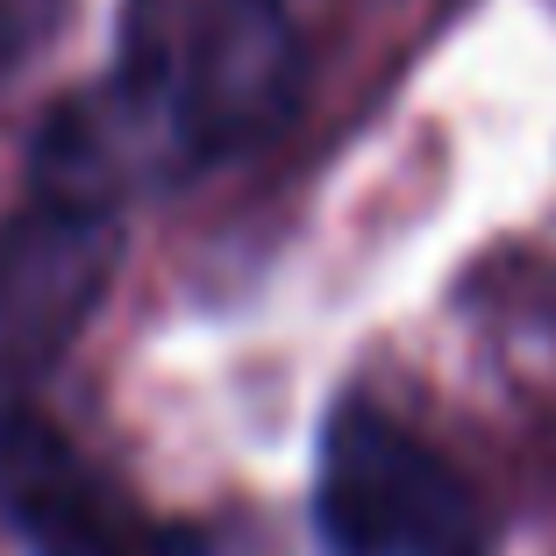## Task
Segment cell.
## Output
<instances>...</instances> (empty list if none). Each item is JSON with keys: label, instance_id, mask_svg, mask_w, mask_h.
Wrapping results in <instances>:
<instances>
[{"label": "cell", "instance_id": "obj_1", "mask_svg": "<svg viewBox=\"0 0 556 556\" xmlns=\"http://www.w3.org/2000/svg\"><path fill=\"white\" fill-rule=\"evenodd\" d=\"M314 528L328 556H485V514L414 428L343 400L321 428Z\"/></svg>", "mask_w": 556, "mask_h": 556}, {"label": "cell", "instance_id": "obj_2", "mask_svg": "<svg viewBox=\"0 0 556 556\" xmlns=\"http://www.w3.org/2000/svg\"><path fill=\"white\" fill-rule=\"evenodd\" d=\"M300 100V43L278 0H214L193 36H172L157 86V143L172 172L271 136Z\"/></svg>", "mask_w": 556, "mask_h": 556}, {"label": "cell", "instance_id": "obj_3", "mask_svg": "<svg viewBox=\"0 0 556 556\" xmlns=\"http://www.w3.org/2000/svg\"><path fill=\"white\" fill-rule=\"evenodd\" d=\"M122 264V222L100 200L29 193L0 222V371L36 378L79 343Z\"/></svg>", "mask_w": 556, "mask_h": 556}, {"label": "cell", "instance_id": "obj_4", "mask_svg": "<svg viewBox=\"0 0 556 556\" xmlns=\"http://www.w3.org/2000/svg\"><path fill=\"white\" fill-rule=\"evenodd\" d=\"M0 514L29 556H186L193 535L136 507V492L115 485L36 414H0Z\"/></svg>", "mask_w": 556, "mask_h": 556}, {"label": "cell", "instance_id": "obj_5", "mask_svg": "<svg viewBox=\"0 0 556 556\" xmlns=\"http://www.w3.org/2000/svg\"><path fill=\"white\" fill-rule=\"evenodd\" d=\"M65 0H0V86L36 65V50L58 36Z\"/></svg>", "mask_w": 556, "mask_h": 556}]
</instances>
